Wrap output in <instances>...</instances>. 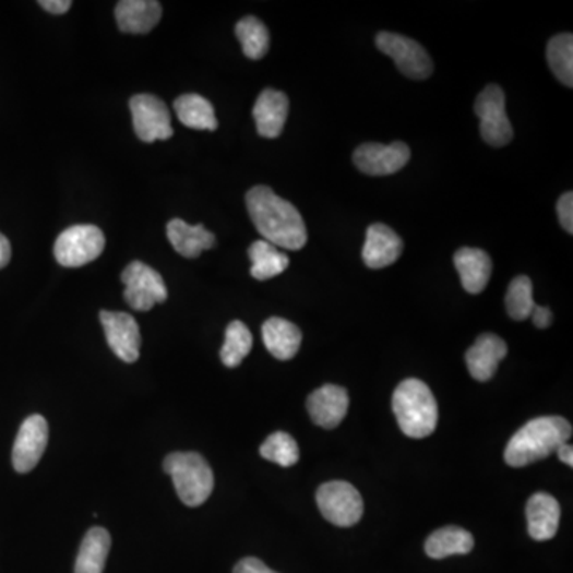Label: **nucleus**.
<instances>
[{"instance_id":"1","label":"nucleus","mask_w":573,"mask_h":573,"mask_svg":"<svg viewBox=\"0 0 573 573\" xmlns=\"http://www.w3.org/2000/svg\"><path fill=\"white\" fill-rule=\"evenodd\" d=\"M249 215L263 241L271 242L277 249L300 250L308 242L300 211L277 196L270 187L256 186L246 196Z\"/></svg>"},{"instance_id":"2","label":"nucleus","mask_w":573,"mask_h":573,"mask_svg":"<svg viewBox=\"0 0 573 573\" xmlns=\"http://www.w3.org/2000/svg\"><path fill=\"white\" fill-rule=\"evenodd\" d=\"M572 437V426L561 416H544L529 420L512 437L505 447V462L521 468L550 457Z\"/></svg>"},{"instance_id":"3","label":"nucleus","mask_w":573,"mask_h":573,"mask_svg":"<svg viewBox=\"0 0 573 573\" xmlns=\"http://www.w3.org/2000/svg\"><path fill=\"white\" fill-rule=\"evenodd\" d=\"M392 408L402 432L409 439H426L435 432L439 406L422 381L411 378L401 382L392 397Z\"/></svg>"},{"instance_id":"4","label":"nucleus","mask_w":573,"mask_h":573,"mask_svg":"<svg viewBox=\"0 0 573 573\" xmlns=\"http://www.w3.org/2000/svg\"><path fill=\"white\" fill-rule=\"evenodd\" d=\"M163 467L172 478L177 496L187 506L203 505L214 491V474L201 454H169Z\"/></svg>"},{"instance_id":"5","label":"nucleus","mask_w":573,"mask_h":573,"mask_svg":"<svg viewBox=\"0 0 573 573\" xmlns=\"http://www.w3.org/2000/svg\"><path fill=\"white\" fill-rule=\"evenodd\" d=\"M106 249V236L95 225H75L64 229L55 242V256L65 267H79L95 262Z\"/></svg>"},{"instance_id":"6","label":"nucleus","mask_w":573,"mask_h":573,"mask_svg":"<svg viewBox=\"0 0 573 573\" xmlns=\"http://www.w3.org/2000/svg\"><path fill=\"white\" fill-rule=\"evenodd\" d=\"M124 300L134 311H151L153 306L168 300V288L158 271L142 262L130 263L121 274Z\"/></svg>"},{"instance_id":"7","label":"nucleus","mask_w":573,"mask_h":573,"mask_svg":"<svg viewBox=\"0 0 573 573\" xmlns=\"http://www.w3.org/2000/svg\"><path fill=\"white\" fill-rule=\"evenodd\" d=\"M479 131L486 144L491 147H505L513 139V128L505 109V93L497 85H489L479 93L475 103Z\"/></svg>"},{"instance_id":"8","label":"nucleus","mask_w":573,"mask_h":573,"mask_svg":"<svg viewBox=\"0 0 573 573\" xmlns=\"http://www.w3.org/2000/svg\"><path fill=\"white\" fill-rule=\"evenodd\" d=\"M315 499L322 516L335 526H354L363 515L362 496L350 482H325L319 488Z\"/></svg>"},{"instance_id":"9","label":"nucleus","mask_w":573,"mask_h":573,"mask_svg":"<svg viewBox=\"0 0 573 573\" xmlns=\"http://www.w3.org/2000/svg\"><path fill=\"white\" fill-rule=\"evenodd\" d=\"M377 47L382 53L394 59L395 65L403 75L413 80H426L433 74V62L422 45L398 34L380 33L377 37Z\"/></svg>"},{"instance_id":"10","label":"nucleus","mask_w":573,"mask_h":573,"mask_svg":"<svg viewBox=\"0 0 573 573\" xmlns=\"http://www.w3.org/2000/svg\"><path fill=\"white\" fill-rule=\"evenodd\" d=\"M135 134L142 142L166 141L172 138L171 114L159 97L138 95L130 100Z\"/></svg>"},{"instance_id":"11","label":"nucleus","mask_w":573,"mask_h":573,"mask_svg":"<svg viewBox=\"0 0 573 573\" xmlns=\"http://www.w3.org/2000/svg\"><path fill=\"white\" fill-rule=\"evenodd\" d=\"M411 158L409 147L403 142L382 145L368 142L354 152V165L367 176H391L401 171Z\"/></svg>"},{"instance_id":"12","label":"nucleus","mask_w":573,"mask_h":573,"mask_svg":"<svg viewBox=\"0 0 573 573\" xmlns=\"http://www.w3.org/2000/svg\"><path fill=\"white\" fill-rule=\"evenodd\" d=\"M100 324L107 343L118 359L134 363L141 356V330L138 322L127 312L100 311Z\"/></svg>"},{"instance_id":"13","label":"nucleus","mask_w":573,"mask_h":573,"mask_svg":"<svg viewBox=\"0 0 573 573\" xmlns=\"http://www.w3.org/2000/svg\"><path fill=\"white\" fill-rule=\"evenodd\" d=\"M48 444V422L44 416H29L21 423L13 444V467L19 474H29L37 467Z\"/></svg>"},{"instance_id":"14","label":"nucleus","mask_w":573,"mask_h":573,"mask_svg":"<svg viewBox=\"0 0 573 573\" xmlns=\"http://www.w3.org/2000/svg\"><path fill=\"white\" fill-rule=\"evenodd\" d=\"M349 395L339 385L325 384L308 398V411L312 422L322 429H335L346 418Z\"/></svg>"},{"instance_id":"15","label":"nucleus","mask_w":573,"mask_h":573,"mask_svg":"<svg viewBox=\"0 0 573 573\" xmlns=\"http://www.w3.org/2000/svg\"><path fill=\"white\" fill-rule=\"evenodd\" d=\"M403 253L401 236L384 224H373L367 229V241L362 249L365 265L371 270L394 265Z\"/></svg>"},{"instance_id":"16","label":"nucleus","mask_w":573,"mask_h":573,"mask_svg":"<svg viewBox=\"0 0 573 573\" xmlns=\"http://www.w3.org/2000/svg\"><path fill=\"white\" fill-rule=\"evenodd\" d=\"M506 353H509V347L499 336L492 333L478 336L477 342L465 354V362H467L471 378L479 382L494 378L497 368L505 359Z\"/></svg>"},{"instance_id":"17","label":"nucleus","mask_w":573,"mask_h":573,"mask_svg":"<svg viewBox=\"0 0 573 573\" xmlns=\"http://www.w3.org/2000/svg\"><path fill=\"white\" fill-rule=\"evenodd\" d=\"M287 117L288 97L283 92L267 88L260 93L253 106V118H255L256 131L262 138H279L286 127Z\"/></svg>"},{"instance_id":"18","label":"nucleus","mask_w":573,"mask_h":573,"mask_svg":"<svg viewBox=\"0 0 573 573\" xmlns=\"http://www.w3.org/2000/svg\"><path fill=\"white\" fill-rule=\"evenodd\" d=\"M526 516L529 535L534 540H551L558 534L561 506L553 496L537 492L527 500Z\"/></svg>"},{"instance_id":"19","label":"nucleus","mask_w":573,"mask_h":573,"mask_svg":"<svg viewBox=\"0 0 573 573\" xmlns=\"http://www.w3.org/2000/svg\"><path fill=\"white\" fill-rule=\"evenodd\" d=\"M454 265L461 276L462 287L468 294L478 295L488 287L492 274V260L485 250L458 249L454 255Z\"/></svg>"},{"instance_id":"20","label":"nucleus","mask_w":573,"mask_h":573,"mask_svg":"<svg viewBox=\"0 0 573 573\" xmlns=\"http://www.w3.org/2000/svg\"><path fill=\"white\" fill-rule=\"evenodd\" d=\"M162 3L155 0H121L115 9L118 27L127 34H147L162 20Z\"/></svg>"},{"instance_id":"21","label":"nucleus","mask_w":573,"mask_h":573,"mask_svg":"<svg viewBox=\"0 0 573 573\" xmlns=\"http://www.w3.org/2000/svg\"><path fill=\"white\" fill-rule=\"evenodd\" d=\"M168 239L177 253L186 259H198L204 250L215 246L214 232L204 225H189L180 218H174L168 224Z\"/></svg>"},{"instance_id":"22","label":"nucleus","mask_w":573,"mask_h":573,"mask_svg":"<svg viewBox=\"0 0 573 573\" xmlns=\"http://www.w3.org/2000/svg\"><path fill=\"white\" fill-rule=\"evenodd\" d=\"M262 335L266 349L277 360L294 359L303 339L297 325L280 318L267 319L263 324Z\"/></svg>"},{"instance_id":"23","label":"nucleus","mask_w":573,"mask_h":573,"mask_svg":"<svg viewBox=\"0 0 573 573\" xmlns=\"http://www.w3.org/2000/svg\"><path fill=\"white\" fill-rule=\"evenodd\" d=\"M112 538L103 527H93L80 545L75 573H103L106 568Z\"/></svg>"},{"instance_id":"24","label":"nucleus","mask_w":573,"mask_h":573,"mask_svg":"<svg viewBox=\"0 0 573 573\" xmlns=\"http://www.w3.org/2000/svg\"><path fill=\"white\" fill-rule=\"evenodd\" d=\"M474 535L456 526L441 527L426 541V553L432 559L450 558L454 554H468L474 550Z\"/></svg>"},{"instance_id":"25","label":"nucleus","mask_w":573,"mask_h":573,"mask_svg":"<svg viewBox=\"0 0 573 573\" xmlns=\"http://www.w3.org/2000/svg\"><path fill=\"white\" fill-rule=\"evenodd\" d=\"M177 117L191 130L215 131L218 127L214 106L200 95H183L174 103Z\"/></svg>"},{"instance_id":"26","label":"nucleus","mask_w":573,"mask_h":573,"mask_svg":"<svg viewBox=\"0 0 573 573\" xmlns=\"http://www.w3.org/2000/svg\"><path fill=\"white\" fill-rule=\"evenodd\" d=\"M249 259L252 262L250 274L256 280L273 279L279 276L290 265L286 253L280 252L276 246L267 241H255L249 248Z\"/></svg>"},{"instance_id":"27","label":"nucleus","mask_w":573,"mask_h":573,"mask_svg":"<svg viewBox=\"0 0 573 573\" xmlns=\"http://www.w3.org/2000/svg\"><path fill=\"white\" fill-rule=\"evenodd\" d=\"M236 37L249 59H262L270 50V31L255 16H246L236 24Z\"/></svg>"},{"instance_id":"28","label":"nucleus","mask_w":573,"mask_h":573,"mask_svg":"<svg viewBox=\"0 0 573 573\" xmlns=\"http://www.w3.org/2000/svg\"><path fill=\"white\" fill-rule=\"evenodd\" d=\"M548 64L562 85L573 86V36L559 34L551 38L547 48Z\"/></svg>"},{"instance_id":"29","label":"nucleus","mask_w":573,"mask_h":573,"mask_svg":"<svg viewBox=\"0 0 573 573\" xmlns=\"http://www.w3.org/2000/svg\"><path fill=\"white\" fill-rule=\"evenodd\" d=\"M252 333L241 321L231 322L225 332V343L220 350V359L225 367L236 368L252 350Z\"/></svg>"},{"instance_id":"30","label":"nucleus","mask_w":573,"mask_h":573,"mask_svg":"<svg viewBox=\"0 0 573 573\" xmlns=\"http://www.w3.org/2000/svg\"><path fill=\"white\" fill-rule=\"evenodd\" d=\"M506 311L513 321H526L533 315L535 306L533 280L527 276H517L510 283L505 297Z\"/></svg>"},{"instance_id":"31","label":"nucleus","mask_w":573,"mask_h":573,"mask_svg":"<svg viewBox=\"0 0 573 573\" xmlns=\"http://www.w3.org/2000/svg\"><path fill=\"white\" fill-rule=\"evenodd\" d=\"M260 454L266 461L274 462L280 467H291L300 461V450L294 437L286 432H276L267 437L260 447Z\"/></svg>"},{"instance_id":"32","label":"nucleus","mask_w":573,"mask_h":573,"mask_svg":"<svg viewBox=\"0 0 573 573\" xmlns=\"http://www.w3.org/2000/svg\"><path fill=\"white\" fill-rule=\"evenodd\" d=\"M556 210H558V217L559 222H561L562 228L565 229V231L569 232V235H572L573 232V193L572 191H568V193L562 194L561 198H559L558 206H556Z\"/></svg>"},{"instance_id":"33","label":"nucleus","mask_w":573,"mask_h":573,"mask_svg":"<svg viewBox=\"0 0 573 573\" xmlns=\"http://www.w3.org/2000/svg\"><path fill=\"white\" fill-rule=\"evenodd\" d=\"M232 573H277L271 571L266 564H263L260 559L256 558H246L242 561H239L236 564L235 571Z\"/></svg>"},{"instance_id":"34","label":"nucleus","mask_w":573,"mask_h":573,"mask_svg":"<svg viewBox=\"0 0 573 573\" xmlns=\"http://www.w3.org/2000/svg\"><path fill=\"white\" fill-rule=\"evenodd\" d=\"M534 321V325L537 329H548L553 322V312L547 306H535L533 315H530Z\"/></svg>"},{"instance_id":"35","label":"nucleus","mask_w":573,"mask_h":573,"mask_svg":"<svg viewBox=\"0 0 573 573\" xmlns=\"http://www.w3.org/2000/svg\"><path fill=\"white\" fill-rule=\"evenodd\" d=\"M38 3L47 12L53 13V15H62V13L69 12V9L72 7L71 0H41Z\"/></svg>"},{"instance_id":"36","label":"nucleus","mask_w":573,"mask_h":573,"mask_svg":"<svg viewBox=\"0 0 573 573\" xmlns=\"http://www.w3.org/2000/svg\"><path fill=\"white\" fill-rule=\"evenodd\" d=\"M10 259H12V246L9 239L0 232V270L9 265Z\"/></svg>"},{"instance_id":"37","label":"nucleus","mask_w":573,"mask_h":573,"mask_svg":"<svg viewBox=\"0 0 573 573\" xmlns=\"http://www.w3.org/2000/svg\"><path fill=\"white\" fill-rule=\"evenodd\" d=\"M556 454H558L559 458H561L564 464H568L569 467H572L573 465V447L572 444H561V446L558 447V451H556Z\"/></svg>"}]
</instances>
